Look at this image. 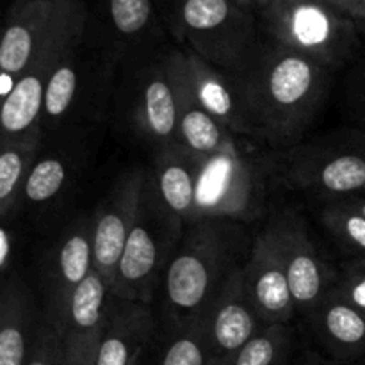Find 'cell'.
<instances>
[{"instance_id":"obj_33","label":"cell","mask_w":365,"mask_h":365,"mask_svg":"<svg viewBox=\"0 0 365 365\" xmlns=\"http://www.w3.org/2000/svg\"><path fill=\"white\" fill-rule=\"evenodd\" d=\"M292 365H355V364H344L339 360L331 359L327 353L319 351H305L302 356L292 360Z\"/></svg>"},{"instance_id":"obj_31","label":"cell","mask_w":365,"mask_h":365,"mask_svg":"<svg viewBox=\"0 0 365 365\" xmlns=\"http://www.w3.org/2000/svg\"><path fill=\"white\" fill-rule=\"evenodd\" d=\"M27 365H64L59 335L45 319H41L36 331Z\"/></svg>"},{"instance_id":"obj_12","label":"cell","mask_w":365,"mask_h":365,"mask_svg":"<svg viewBox=\"0 0 365 365\" xmlns=\"http://www.w3.org/2000/svg\"><path fill=\"white\" fill-rule=\"evenodd\" d=\"M164 64L191 91L196 102L237 138L255 139L241 78L212 66L192 50H168Z\"/></svg>"},{"instance_id":"obj_24","label":"cell","mask_w":365,"mask_h":365,"mask_svg":"<svg viewBox=\"0 0 365 365\" xmlns=\"http://www.w3.org/2000/svg\"><path fill=\"white\" fill-rule=\"evenodd\" d=\"M41 143L2 145L0 152V214L4 220L20 207L24 189L32 166L41 150Z\"/></svg>"},{"instance_id":"obj_5","label":"cell","mask_w":365,"mask_h":365,"mask_svg":"<svg viewBox=\"0 0 365 365\" xmlns=\"http://www.w3.org/2000/svg\"><path fill=\"white\" fill-rule=\"evenodd\" d=\"M185 225L164 207L150 175L110 296L153 305Z\"/></svg>"},{"instance_id":"obj_36","label":"cell","mask_w":365,"mask_h":365,"mask_svg":"<svg viewBox=\"0 0 365 365\" xmlns=\"http://www.w3.org/2000/svg\"><path fill=\"white\" fill-rule=\"evenodd\" d=\"M232 2H234V4H237V6L241 7V9H245V11H250V13H257V9H255V4H253V0H232Z\"/></svg>"},{"instance_id":"obj_35","label":"cell","mask_w":365,"mask_h":365,"mask_svg":"<svg viewBox=\"0 0 365 365\" xmlns=\"http://www.w3.org/2000/svg\"><path fill=\"white\" fill-rule=\"evenodd\" d=\"M342 202L344 205H348L349 209L356 210L359 214H362L365 217V196H353V198H344V200H339Z\"/></svg>"},{"instance_id":"obj_19","label":"cell","mask_w":365,"mask_h":365,"mask_svg":"<svg viewBox=\"0 0 365 365\" xmlns=\"http://www.w3.org/2000/svg\"><path fill=\"white\" fill-rule=\"evenodd\" d=\"M152 305L110 296L109 321L95 365H132L155 334Z\"/></svg>"},{"instance_id":"obj_4","label":"cell","mask_w":365,"mask_h":365,"mask_svg":"<svg viewBox=\"0 0 365 365\" xmlns=\"http://www.w3.org/2000/svg\"><path fill=\"white\" fill-rule=\"evenodd\" d=\"M114 66L110 56L86 53L84 41L59 61L46 88L43 141L102 123L113 93Z\"/></svg>"},{"instance_id":"obj_20","label":"cell","mask_w":365,"mask_h":365,"mask_svg":"<svg viewBox=\"0 0 365 365\" xmlns=\"http://www.w3.org/2000/svg\"><path fill=\"white\" fill-rule=\"evenodd\" d=\"M32 292L18 274H7L0 291V365H27L38 321Z\"/></svg>"},{"instance_id":"obj_13","label":"cell","mask_w":365,"mask_h":365,"mask_svg":"<svg viewBox=\"0 0 365 365\" xmlns=\"http://www.w3.org/2000/svg\"><path fill=\"white\" fill-rule=\"evenodd\" d=\"M95 271V216H81L70 225L46 255L43 267L45 316L59 330L71 298L82 282Z\"/></svg>"},{"instance_id":"obj_10","label":"cell","mask_w":365,"mask_h":365,"mask_svg":"<svg viewBox=\"0 0 365 365\" xmlns=\"http://www.w3.org/2000/svg\"><path fill=\"white\" fill-rule=\"evenodd\" d=\"M278 173L291 187L327 202L365 196V150L296 146L285 157Z\"/></svg>"},{"instance_id":"obj_8","label":"cell","mask_w":365,"mask_h":365,"mask_svg":"<svg viewBox=\"0 0 365 365\" xmlns=\"http://www.w3.org/2000/svg\"><path fill=\"white\" fill-rule=\"evenodd\" d=\"M269 173L262 160L246 153L239 141L200 160L192 223L214 220L245 225L253 221L266 203Z\"/></svg>"},{"instance_id":"obj_21","label":"cell","mask_w":365,"mask_h":365,"mask_svg":"<svg viewBox=\"0 0 365 365\" xmlns=\"http://www.w3.org/2000/svg\"><path fill=\"white\" fill-rule=\"evenodd\" d=\"M310 319L328 356L344 364H359L365 359V312L362 310L330 291Z\"/></svg>"},{"instance_id":"obj_11","label":"cell","mask_w":365,"mask_h":365,"mask_svg":"<svg viewBox=\"0 0 365 365\" xmlns=\"http://www.w3.org/2000/svg\"><path fill=\"white\" fill-rule=\"evenodd\" d=\"M267 228L284 262L296 312L312 317L337 284L339 273L321 260L305 221L294 210H282L267 223Z\"/></svg>"},{"instance_id":"obj_38","label":"cell","mask_w":365,"mask_h":365,"mask_svg":"<svg viewBox=\"0 0 365 365\" xmlns=\"http://www.w3.org/2000/svg\"><path fill=\"white\" fill-rule=\"evenodd\" d=\"M141 362H143V356H139L138 360H134V364H132V365H141Z\"/></svg>"},{"instance_id":"obj_27","label":"cell","mask_w":365,"mask_h":365,"mask_svg":"<svg viewBox=\"0 0 365 365\" xmlns=\"http://www.w3.org/2000/svg\"><path fill=\"white\" fill-rule=\"evenodd\" d=\"M324 228L353 253L365 259V217L339 200L327 202L321 210Z\"/></svg>"},{"instance_id":"obj_40","label":"cell","mask_w":365,"mask_h":365,"mask_svg":"<svg viewBox=\"0 0 365 365\" xmlns=\"http://www.w3.org/2000/svg\"><path fill=\"white\" fill-rule=\"evenodd\" d=\"M364 118H365V109H364Z\"/></svg>"},{"instance_id":"obj_2","label":"cell","mask_w":365,"mask_h":365,"mask_svg":"<svg viewBox=\"0 0 365 365\" xmlns=\"http://www.w3.org/2000/svg\"><path fill=\"white\" fill-rule=\"evenodd\" d=\"M242 252V225L207 220L185 227L160 285L166 334L207 316L228 277L246 262Z\"/></svg>"},{"instance_id":"obj_39","label":"cell","mask_w":365,"mask_h":365,"mask_svg":"<svg viewBox=\"0 0 365 365\" xmlns=\"http://www.w3.org/2000/svg\"><path fill=\"white\" fill-rule=\"evenodd\" d=\"M355 365H365V359H364V360H360V362H359V364H355Z\"/></svg>"},{"instance_id":"obj_15","label":"cell","mask_w":365,"mask_h":365,"mask_svg":"<svg viewBox=\"0 0 365 365\" xmlns=\"http://www.w3.org/2000/svg\"><path fill=\"white\" fill-rule=\"evenodd\" d=\"M245 264L228 277L203 317L207 327V365H234L242 349L264 328L250 299Z\"/></svg>"},{"instance_id":"obj_25","label":"cell","mask_w":365,"mask_h":365,"mask_svg":"<svg viewBox=\"0 0 365 365\" xmlns=\"http://www.w3.org/2000/svg\"><path fill=\"white\" fill-rule=\"evenodd\" d=\"M71 173H73V164L64 153L56 152L48 155H38L25 184L21 203L45 205L53 202L68 187Z\"/></svg>"},{"instance_id":"obj_34","label":"cell","mask_w":365,"mask_h":365,"mask_svg":"<svg viewBox=\"0 0 365 365\" xmlns=\"http://www.w3.org/2000/svg\"><path fill=\"white\" fill-rule=\"evenodd\" d=\"M327 2L334 4L337 9L351 16L353 20L365 21V0H327Z\"/></svg>"},{"instance_id":"obj_14","label":"cell","mask_w":365,"mask_h":365,"mask_svg":"<svg viewBox=\"0 0 365 365\" xmlns=\"http://www.w3.org/2000/svg\"><path fill=\"white\" fill-rule=\"evenodd\" d=\"M148 171L132 168L118 177L95 216V271L113 291L128 235L138 220Z\"/></svg>"},{"instance_id":"obj_29","label":"cell","mask_w":365,"mask_h":365,"mask_svg":"<svg viewBox=\"0 0 365 365\" xmlns=\"http://www.w3.org/2000/svg\"><path fill=\"white\" fill-rule=\"evenodd\" d=\"M107 14L116 34L125 41H134L152 24V0H107Z\"/></svg>"},{"instance_id":"obj_37","label":"cell","mask_w":365,"mask_h":365,"mask_svg":"<svg viewBox=\"0 0 365 365\" xmlns=\"http://www.w3.org/2000/svg\"><path fill=\"white\" fill-rule=\"evenodd\" d=\"M274 2H277V0H253V4H255V9L259 11V13H264V11H266L269 6H273Z\"/></svg>"},{"instance_id":"obj_32","label":"cell","mask_w":365,"mask_h":365,"mask_svg":"<svg viewBox=\"0 0 365 365\" xmlns=\"http://www.w3.org/2000/svg\"><path fill=\"white\" fill-rule=\"evenodd\" d=\"M14 252V232L7 225H4L0 230V271L2 277L6 278L9 273L11 260H13Z\"/></svg>"},{"instance_id":"obj_7","label":"cell","mask_w":365,"mask_h":365,"mask_svg":"<svg viewBox=\"0 0 365 365\" xmlns=\"http://www.w3.org/2000/svg\"><path fill=\"white\" fill-rule=\"evenodd\" d=\"M178 29L189 50L235 77L248 73L264 45L255 13L232 0H182Z\"/></svg>"},{"instance_id":"obj_23","label":"cell","mask_w":365,"mask_h":365,"mask_svg":"<svg viewBox=\"0 0 365 365\" xmlns=\"http://www.w3.org/2000/svg\"><path fill=\"white\" fill-rule=\"evenodd\" d=\"M168 75L177 95L178 145L203 160L237 143V135L232 134L221 121L207 113L178 78H175L170 71Z\"/></svg>"},{"instance_id":"obj_1","label":"cell","mask_w":365,"mask_h":365,"mask_svg":"<svg viewBox=\"0 0 365 365\" xmlns=\"http://www.w3.org/2000/svg\"><path fill=\"white\" fill-rule=\"evenodd\" d=\"M255 139L291 148L316 120L328 93L327 68L294 50L264 41L248 73L241 75Z\"/></svg>"},{"instance_id":"obj_3","label":"cell","mask_w":365,"mask_h":365,"mask_svg":"<svg viewBox=\"0 0 365 365\" xmlns=\"http://www.w3.org/2000/svg\"><path fill=\"white\" fill-rule=\"evenodd\" d=\"M88 11L82 0H16L2 43V98L38 59L84 41Z\"/></svg>"},{"instance_id":"obj_17","label":"cell","mask_w":365,"mask_h":365,"mask_svg":"<svg viewBox=\"0 0 365 365\" xmlns=\"http://www.w3.org/2000/svg\"><path fill=\"white\" fill-rule=\"evenodd\" d=\"M242 271L250 299L264 327L289 324L298 312L284 262L267 225L250 245Z\"/></svg>"},{"instance_id":"obj_26","label":"cell","mask_w":365,"mask_h":365,"mask_svg":"<svg viewBox=\"0 0 365 365\" xmlns=\"http://www.w3.org/2000/svg\"><path fill=\"white\" fill-rule=\"evenodd\" d=\"M292 344L294 334L289 324L264 327L234 365H292Z\"/></svg>"},{"instance_id":"obj_18","label":"cell","mask_w":365,"mask_h":365,"mask_svg":"<svg viewBox=\"0 0 365 365\" xmlns=\"http://www.w3.org/2000/svg\"><path fill=\"white\" fill-rule=\"evenodd\" d=\"M71 48L73 46L48 53L36 61L14 82L13 89L4 96L2 109H0L2 145H18V143H41L43 145L41 127L46 88L59 61Z\"/></svg>"},{"instance_id":"obj_28","label":"cell","mask_w":365,"mask_h":365,"mask_svg":"<svg viewBox=\"0 0 365 365\" xmlns=\"http://www.w3.org/2000/svg\"><path fill=\"white\" fill-rule=\"evenodd\" d=\"M157 365H207L205 319L175 334H168Z\"/></svg>"},{"instance_id":"obj_16","label":"cell","mask_w":365,"mask_h":365,"mask_svg":"<svg viewBox=\"0 0 365 365\" xmlns=\"http://www.w3.org/2000/svg\"><path fill=\"white\" fill-rule=\"evenodd\" d=\"M110 291L93 271L71 298L57 330L64 365H95L109 321Z\"/></svg>"},{"instance_id":"obj_22","label":"cell","mask_w":365,"mask_h":365,"mask_svg":"<svg viewBox=\"0 0 365 365\" xmlns=\"http://www.w3.org/2000/svg\"><path fill=\"white\" fill-rule=\"evenodd\" d=\"M200 159L180 145L155 153L153 171H148L160 202L185 227L192 223L196 205Z\"/></svg>"},{"instance_id":"obj_9","label":"cell","mask_w":365,"mask_h":365,"mask_svg":"<svg viewBox=\"0 0 365 365\" xmlns=\"http://www.w3.org/2000/svg\"><path fill=\"white\" fill-rule=\"evenodd\" d=\"M120 107L132 134L153 150L178 145L177 95L163 53L145 57L121 81Z\"/></svg>"},{"instance_id":"obj_30","label":"cell","mask_w":365,"mask_h":365,"mask_svg":"<svg viewBox=\"0 0 365 365\" xmlns=\"http://www.w3.org/2000/svg\"><path fill=\"white\" fill-rule=\"evenodd\" d=\"M331 291L365 312V259H356L346 264Z\"/></svg>"},{"instance_id":"obj_6","label":"cell","mask_w":365,"mask_h":365,"mask_svg":"<svg viewBox=\"0 0 365 365\" xmlns=\"http://www.w3.org/2000/svg\"><path fill=\"white\" fill-rule=\"evenodd\" d=\"M260 14L269 39L328 71L355 53V20L327 0H277Z\"/></svg>"}]
</instances>
